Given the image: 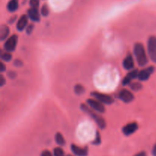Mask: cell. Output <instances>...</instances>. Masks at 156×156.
Wrapping results in <instances>:
<instances>
[{
	"mask_svg": "<svg viewBox=\"0 0 156 156\" xmlns=\"http://www.w3.org/2000/svg\"><path fill=\"white\" fill-rule=\"evenodd\" d=\"M53 155L54 156H65L63 150L61 148H55L53 149Z\"/></svg>",
	"mask_w": 156,
	"mask_h": 156,
	"instance_id": "cell-22",
	"label": "cell"
},
{
	"mask_svg": "<svg viewBox=\"0 0 156 156\" xmlns=\"http://www.w3.org/2000/svg\"><path fill=\"white\" fill-rule=\"evenodd\" d=\"M18 9V0H10L8 3L7 9L10 12H14Z\"/></svg>",
	"mask_w": 156,
	"mask_h": 156,
	"instance_id": "cell-16",
	"label": "cell"
},
{
	"mask_svg": "<svg viewBox=\"0 0 156 156\" xmlns=\"http://www.w3.org/2000/svg\"><path fill=\"white\" fill-rule=\"evenodd\" d=\"M87 104L94 111H97V112L100 113V114H103V113L105 112V106H104V104H102L99 101L96 100L95 98L88 99L87 100Z\"/></svg>",
	"mask_w": 156,
	"mask_h": 156,
	"instance_id": "cell-6",
	"label": "cell"
},
{
	"mask_svg": "<svg viewBox=\"0 0 156 156\" xmlns=\"http://www.w3.org/2000/svg\"><path fill=\"white\" fill-rule=\"evenodd\" d=\"M27 23H28V16L24 15H21V17L18 19V22H17V30H19V31H23L27 27Z\"/></svg>",
	"mask_w": 156,
	"mask_h": 156,
	"instance_id": "cell-13",
	"label": "cell"
},
{
	"mask_svg": "<svg viewBox=\"0 0 156 156\" xmlns=\"http://www.w3.org/2000/svg\"><path fill=\"white\" fill-rule=\"evenodd\" d=\"M12 59V55L11 54L10 52H2L1 54V59L4 62H10Z\"/></svg>",
	"mask_w": 156,
	"mask_h": 156,
	"instance_id": "cell-18",
	"label": "cell"
},
{
	"mask_svg": "<svg viewBox=\"0 0 156 156\" xmlns=\"http://www.w3.org/2000/svg\"><path fill=\"white\" fill-rule=\"evenodd\" d=\"M148 54L153 62L156 63V37L151 36L148 40Z\"/></svg>",
	"mask_w": 156,
	"mask_h": 156,
	"instance_id": "cell-3",
	"label": "cell"
},
{
	"mask_svg": "<svg viewBox=\"0 0 156 156\" xmlns=\"http://www.w3.org/2000/svg\"><path fill=\"white\" fill-rule=\"evenodd\" d=\"M129 86H130L131 89L133 90V91H138L143 88V85H142V84L140 83V82H134V83L131 82V83L129 84Z\"/></svg>",
	"mask_w": 156,
	"mask_h": 156,
	"instance_id": "cell-20",
	"label": "cell"
},
{
	"mask_svg": "<svg viewBox=\"0 0 156 156\" xmlns=\"http://www.w3.org/2000/svg\"><path fill=\"white\" fill-rule=\"evenodd\" d=\"M80 108L83 112L88 114L89 117H91L94 120V122L97 123L100 129H105V127H106V121H105V119L100 114H98V112L94 111L92 108H91L88 105H86L85 104H82L80 105Z\"/></svg>",
	"mask_w": 156,
	"mask_h": 156,
	"instance_id": "cell-1",
	"label": "cell"
},
{
	"mask_svg": "<svg viewBox=\"0 0 156 156\" xmlns=\"http://www.w3.org/2000/svg\"><path fill=\"white\" fill-rule=\"evenodd\" d=\"M14 65L15 66L18 67V66H21L23 65V62H21L20 59H16V60L14 62Z\"/></svg>",
	"mask_w": 156,
	"mask_h": 156,
	"instance_id": "cell-27",
	"label": "cell"
},
{
	"mask_svg": "<svg viewBox=\"0 0 156 156\" xmlns=\"http://www.w3.org/2000/svg\"><path fill=\"white\" fill-rule=\"evenodd\" d=\"M91 95L94 98H95L96 100L99 101L100 102H101L104 105H112L114 102V99L111 97V95H108V94H103V93L98 92V91H93L91 93Z\"/></svg>",
	"mask_w": 156,
	"mask_h": 156,
	"instance_id": "cell-4",
	"label": "cell"
},
{
	"mask_svg": "<svg viewBox=\"0 0 156 156\" xmlns=\"http://www.w3.org/2000/svg\"><path fill=\"white\" fill-rule=\"evenodd\" d=\"M27 16L34 22H39L41 20V15L37 9L30 8L27 10Z\"/></svg>",
	"mask_w": 156,
	"mask_h": 156,
	"instance_id": "cell-12",
	"label": "cell"
},
{
	"mask_svg": "<svg viewBox=\"0 0 156 156\" xmlns=\"http://www.w3.org/2000/svg\"><path fill=\"white\" fill-rule=\"evenodd\" d=\"M118 98L125 103H130L134 100L133 94L127 89L121 90L119 93Z\"/></svg>",
	"mask_w": 156,
	"mask_h": 156,
	"instance_id": "cell-8",
	"label": "cell"
},
{
	"mask_svg": "<svg viewBox=\"0 0 156 156\" xmlns=\"http://www.w3.org/2000/svg\"><path fill=\"white\" fill-rule=\"evenodd\" d=\"M8 76L10 79H15L16 77V73L13 71H9V73H8Z\"/></svg>",
	"mask_w": 156,
	"mask_h": 156,
	"instance_id": "cell-26",
	"label": "cell"
},
{
	"mask_svg": "<svg viewBox=\"0 0 156 156\" xmlns=\"http://www.w3.org/2000/svg\"><path fill=\"white\" fill-rule=\"evenodd\" d=\"M18 44V36L16 34H13L6 39V41L4 44V49L5 51L13 52L15 50Z\"/></svg>",
	"mask_w": 156,
	"mask_h": 156,
	"instance_id": "cell-5",
	"label": "cell"
},
{
	"mask_svg": "<svg viewBox=\"0 0 156 156\" xmlns=\"http://www.w3.org/2000/svg\"><path fill=\"white\" fill-rule=\"evenodd\" d=\"M92 143L94 145H95V146H98V145H99L101 143V136H100V133H99L98 131H97V132H96L95 140L92 142Z\"/></svg>",
	"mask_w": 156,
	"mask_h": 156,
	"instance_id": "cell-23",
	"label": "cell"
},
{
	"mask_svg": "<svg viewBox=\"0 0 156 156\" xmlns=\"http://www.w3.org/2000/svg\"><path fill=\"white\" fill-rule=\"evenodd\" d=\"M139 73H140V71H139L137 69H134L131 70V71L129 72L126 76H125L124 79H123V82H122L123 85H124L125 86V85H129L133 79L138 78Z\"/></svg>",
	"mask_w": 156,
	"mask_h": 156,
	"instance_id": "cell-9",
	"label": "cell"
},
{
	"mask_svg": "<svg viewBox=\"0 0 156 156\" xmlns=\"http://www.w3.org/2000/svg\"><path fill=\"white\" fill-rule=\"evenodd\" d=\"M41 14L44 17L48 16L49 14H50V11H49V8L47 5H44L42 6V8L41 9Z\"/></svg>",
	"mask_w": 156,
	"mask_h": 156,
	"instance_id": "cell-21",
	"label": "cell"
},
{
	"mask_svg": "<svg viewBox=\"0 0 156 156\" xmlns=\"http://www.w3.org/2000/svg\"><path fill=\"white\" fill-rule=\"evenodd\" d=\"M133 53L137 62L140 66H145L149 62V59L146 55L144 46L140 43H136L134 45Z\"/></svg>",
	"mask_w": 156,
	"mask_h": 156,
	"instance_id": "cell-2",
	"label": "cell"
},
{
	"mask_svg": "<svg viewBox=\"0 0 156 156\" xmlns=\"http://www.w3.org/2000/svg\"><path fill=\"white\" fill-rule=\"evenodd\" d=\"M74 91L75 93H76L77 95H82V94H83L84 92H85V88H84L82 85L78 84V85H76V86L74 87Z\"/></svg>",
	"mask_w": 156,
	"mask_h": 156,
	"instance_id": "cell-19",
	"label": "cell"
},
{
	"mask_svg": "<svg viewBox=\"0 0 156 156\" xmlns=\"http://www.w3.org/2000/svg\"><path fill=\"white\" fill-rule=\"evenodd\" d=\"M134 156H147V155H146V153L145 152H140V153L136 154V155H134Z\"/></svg>",
	"mask_w": 156,
	"mask_h": 156,
	"instance_id": "cell-32",
	"label": "cell"
},
{
	"mask_svg": "<svg viewBox=\"0 0 156 156\" xmlns=\"http://www.w3.org/2000/svg\"><path fill=\"white\" fill-rule=\"evenodd\" d=\"M66 156H73V155H66Z\"/></svg>",
	"mask_w": 156,
	"mask_h": 156,
	"instance_id": "cell-34",
	"label": "cell"
},
{
	"mask_svg": "<svg viewBox=\"0 0 156 156\" xmlns=\"http://www.w3.org/2000/svg\"><path fill=\"white\" fill-rule=\"evenodd\" d=\"M41 156H53V155H52L50 152H49V151L47 150H45L41 153Z\"/></svg>",
	"mask_w": 156,
	"mask_h": 156,
	"instance_id": "cell-28",
	"label": "cell"
},
{
	"mask_svg": "<svg viewBox=\"0 0 156 156\" xmlns=\"http://www.w3.org/2000/svg\"><path fill=\"white\" fill-rule=\"evenodd\" d=\"M71 150L73 153L77 156H87L88 155V149L81 148L74 144L71 145Z\"/></svg>",
	"mask_w": 156,
	"mask_h": 156,
	"instance_id": "cell-14",
	"label": "cell"
},
{
	"mask_svg": "<svg viewBox=\"0 0 156 156\" xmlns=\"http://www.w3.org/2000/svg\"><path fill=\"white\" fill-rule=\"evenodd\" d=\"M34 26L33 24H29V25H27V27H26V34L28 35L31 34L32 32H33L34 30Z\"/></svg>",
	"mask_w": 156,
	"mask_h": 156,
	"instance_id": "cell-25",
	"label": "cell"
},
{
	"mask_svg": "<svg viewBox=\"0 0 156 156\" xmlns=\"http://www.w3.org/2000/svg\"><path fill=\"white\" fill-rule=\"evenodd\" d=\"M9 28L6 24H2L0 27V40L4 41L8 38L9 35Z\"/></svg>",
	"mask_w": 156,
	"mask_h": 156,
	"instance_id": "cell-15",
	"label": "cell"
},
{
	"mask_svg": "<svg viewBox=\"0 0 156 156\" xmlns=\"http://www.w3.org/2000/svg\"><path fill=\"white\" fill-rule=\"evenodd\" d=\"M55 140H56V143H57L58 145H59V146H62L66 144V141L63 136L61 133H57L56 134V136H55Z\"/></svg>",
	"mask_w": 156,
	"mask_h": 156,
	"instance_id": "cell-17",
	"label": "cell"
},
{
	"mask_svg": "<svg viewBox=\"0 0 156 156\" xmlns=\"http://www.w3.org/2000/svg\"><path fill=\"white\" fill-rule=\"evenodd\" d=\"M154 72H155V67L154 66H149L146 69H143L139 73L138 79L141 82L147 81L149 79V77L153 74Z\"/></svg>",
	"mask_w": 156,
	"mask_h": 156,
	"instance_id": "cell-7",
	"label": "cell"
},
{
	"mask_svg": "<svg viewBox=\"0 0 156 156\" xmlns=\"http://www.w3.org/2000/svg\"><path fill=\"white\" fill-rule=\"evenodd\" d=\"M16 17L17 16H15H15L12 17V18H11L9 20V24H13V23L15 22V20H16Z\"/></svg>",
	"mask_w": 156,
	"mask_h": 156,
	"instance_id": "cell-31",
	"label": "cell"
},
{
	"mask_svg": "<svg viewBox=\"0 0 156 156\" xmlns=\"http://www.w3.org/2000/svg\"><path fill=\"white\" fill-rule=\"evenodd\" d=\"M152 155L156 156V144L154 146L153 149H152Z\"/></svg>",
	"mask_w": 156,
	"mask_h": 156,
	"instance_id": "cell-33",
	"label": "cell"
},
{
	"mask_svg": "<svg viewBox=\"0 0 156 156\" xmlns=\"http://www.w3.org/2000/svg\"><path fill=\"white\" fill-rule=\"evenodd\" d=\"M139 126L137 124V123L136 122H132V123H129L128 124H126V126H123V128L122 129L123 134L126 136H130L132 134H133L138 129Z\"/></svg>",
	"mask_w": 156,
	"mask_h": 156,
	"instance_id": "cell-10",
	"label": "cell"
},
{
	"mask_svg": "<svg viewBox=\"0 0 156 156\" xmlns=\"http://www.w3.org/2000/svg\"><path fill=\"white\" fill-rule=\"evenodd\" d=\"M123 66L126 70H132L134 68V59L130 53H128L123 61Z\"/></svg>",
	"mask_w": 156,
	"mask_h": 156,
	"instance_id": "cell-11",
	"label": "cell"
},
{
	"mask_svg": "<svg viewBox=\"0 0 156 156\" xmlns=\"http://www.w3.org/2000/svg\"><path fill=\"white\" fill-rule=\"evenodd\" d=\"M5 69H6L5 66L4 65V63H3V62H1V69H0V71H1V73H4V72L5 71Z\"/></svg>",
	"mask_w": 156,
	"mask_h": 156,
	"instance_id": "cell-30",
	"label": "cell"
},
{
	"mask_svg": "<svg viewBox=\"0 0 156 156\" xmlns=\"http://www.w3.org/2000/svg\"><path fill=\"white\" fill-rule=\"evenodd\" d=\"M40 5V0H30V5L31 8L38 9Z\"/></svg>",
	"mask_w": 156,
	"mask_h": 156,
	"instance_id": "cell-24",
	"label": "cell"
},
{
	"mask_svg": "<svg viewBox=\"0 0 156 156\" xmlns=\"http://www.w3.org/2000/svg\"><path fill=\"white\" fill-rule=\"evenodd\" d=\"M5 82H6L5 79V78L3 77L2 76L1 78H0V85H1V87H2L3 85L5 84Z\"/></svg>",
	"mask_w": 156,
	"mask_h": 156,
	"instance_id": "cell-29",
	"label": "cell"
}]
</instances>
